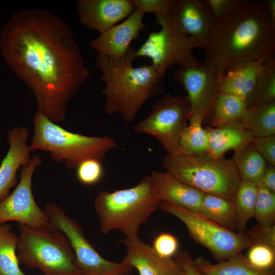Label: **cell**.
<instances>
[{
  "label": "cell",
  "instance_id": "cell-1",
  "mask_svg": "<svg viewBox=\"0 0 275 275\" xmlns=\"http://www.w3.org/2000/svg\"><path fill=\"white\" fill-rule=\"evenodd\" d=\"M2 54L34 96L38 112L58 124L88 79V70L69 25L44 9H24L11 17L0 37Z\"/></svg>",
  "mask_w": 275,
  "mask_h": 275
},
{
  "label": "cell",
  "instance_id": "cell-2",
  "mask_svg": "<svg viewBox=\"0 0 275 275\" xmlns=\"http://www.w3.org/2000/svg\"><path fill=\"white\" fill-rule=\"evenodd\" d=\"M205 61L223 75L248 61L264 62L275 54V24L264 1L243 0L234 14L219 25L206 49Z\"/></svg>",
  "mask_w": 275,
  "mask_h": 275
},
{
  "label": "cell",
  "instance_id": "cell-3",
  "mask_svg": "<svg viewBox=\"0 0 275 275\" xmlns=\"http://www.w3.org/2000/svg\"><path fill=\"white\" fill-rule=\"evenodd\" d=\"M136 49L131 45L123 57L112 59L96 52V67L102 72L106 114H119L126 123L134 121L144 103L161 94L163 76L152 65L134 67Z\"/></svg>",
  "mask_w": 275,
  "mask_h": 275
},
{
  "label": "cell",
  "instance_id": "cell-4",
  "mask_svg": "<svg viewBox=\"0 0 275 275\" xmlns=\"http://www.w3.org/2000/svg\"><path fill=\"white\" fill-rule=\"evenodd\" d=\"M160 201L152 177L147 175L132 187L100 191L95 199L94 208L102 233L118 230L126 238H135L138 237L141 226L158 208Z\"/></svg>",
  "mask_w": 275,
  "mask_h": 275
},
{
  "label": "cell",
  "instance_id": "cell-5",
  "mask_svg": "<svg viewBox=\"0 0 275 275\" xmlns=\"http://www.w3.org/2000/svg\"><path fill=\"white\" fill-rule=\"evenodd\" d=\"M34 132L29 145L31 152H47L54 162L76 170L83 161L96 159L101 161L118 146L108 135L90 136L66 130L37 112L33 116Z\"/></svg>",
  "mask_w": 275,
  "mask_h": 275
},
{
  "label": "cell",
  "instance_id": "cell-6",
  "mask_svg": "<svg viewBox=\"0 0 275 275\" xmlns=\"http://www.w3.org/2000/svg\"><path fill=\"white\" fill-rule=\"evenodd\" d=\"M162 166L179 180L204 194L233 200L241 181L232 159L215 158L206 154H167Z\"/></svg>",
  "mask_w": 275,
  "mask_h": 275
},
{
  "label": "cell",
  "instance_id": "cell-7",
  "mask_svg": "<svg viewBox=\"0 0 275 275\" xmlns=\"http://www.w3.org/2000/svg\"><path fill=\"white\" fill-rule=\"evenodd\" d=\"M16 250L19 263L40 269L45 275H81L71 243L62 232L36 229L18 224Z\"/></svg>",
  "mask_w": 275,
  "mask_h": 275
},
{
  "label": "cell",
  "instance_id": "cell-8",
  "mask_svg": "<svg viewBox=\"0 0 275 275\" xmlns=\"http://www.w3.org/2000/svg\"><path fill=\"white\" fill-rule=\"evenodd\" d=\"M161 29L149 34L146 40L135 51V57H147L152 66L162 76L171 66L186 68L199 62L193 53L197 48L194 41L179 29L171 12L155 16Z\"/></svg>",
  "mask_w": 275,
  "mask_h": 275
},
{
  "label": "cell",
  "instance_id": "cell-9",
  "mask_svg": "<svg viewBox=\"0 0 275 275\" xmlns=\"http://www.w3.org/2000/svg\"><path fill=\"white\" fill-rule=\"evenodd\" d=\"M158 208L183 222L190 237L208 250L218 262L242 253L252 245L245 232L228 230L198 212L162 201L160 202Z\"/></svg>",
  "mask_w": 275,
  "mask_h": 275
},
{
  "label": "cell",
  "instance_id": "cell-10",
  "mask_svg": "<svg viewBox=\"0 0 275 275\" xmlns=\"http://www.w3.org/2000/svg\"><path fill=\"white\" fill-rule=\"evenodd\" d=\"M44 211L50 229L61 231L69 239L81 275H132V268L123 261L116 263L103 258L86 238L80 225L56 204L46 203Z\"/></svg>",
  "mask_w": 275,
  "mask_h": 275
},
{
  "label": "cell",
  "instance_id": "cell-11",
  "mask_svg": "<svg viewBox=\"0 0 275 275\" xmlns=\"http://www.w3.org/2000/svg\"><path fill=\"white\" fill-rule=\"evenodd\" d=\"M190 115L186 95L167 94L155 102L149 115L133 129L136 133L154 137L167 154H174L178 152L180 136Z\"/></svg>",
  "mask_w": 275,
  "mask_h": 275
},
{
  "label": "cell",
  "instance_id": "cell-12",
  "mask_svg": "<svg viewBox=\"0 0 275 275\" xmlns=\"http://www.w3.org/2000/svg\"><path fill=\"white\" fill-rule=\"evenodd\" d=\"M42 163L40 156L32 157L20 169V179L14 191L0 202V224L10 221L36 229H50L49 218L37 204L32 191V178Z\"/></svg>",
  "mask_w": 275,
  "mask_h": 275
},
{
  "label": "cell",
  "instance_id": "cell-13",
  "mask_svg": "<svg viewBox=\"0 0 275 275\" xmlns=\"http://www.w3.org/2000/svg\"><path fill=\"white\" fill-rule=\"evenodd\" d=\"M173 77L187 92L190 106L189 118L198 119L203 124L211 118L219 93L218 74L214 66L204 60L194 66L180 68L174 72Z\"/></svg>",
  "mask_w": 275,
  "mask_h": 275
},
{
  "label": "cell",
  "instance_id": "cell-14",
  "mask_svg": "<svg viewBox=\"0 0 275 275\" xmlns=\"http://www.w3.org/2000/svg\"><path fill=\"white\" fill-rule=\"evenodd\" d=\"M171 13L181 31L204 50L213 41L219 25L203 0H174Z\"/></svg>",
  "mask_w": 275,
  "mask_h": 275
},
{
  "label": "cell",
  "instance_id": "cell-15",
  "mask_svg": "<svg viewBox=\"0 0 275 275\" xmlns=\"http://www.w3.org/2000/svg\"><path fill=\"white\" fill-rule=\"evenodd\" d=\"M144 13L134 9L123 22L116 24L91 41L89 46L96 52L112 59L122 58L131 42L139 38L140 33L147 26L143 22Z\"/></svg>",
  "mask_w": 275,
  "mask_h": 275
},
{
  "label": "cell",
  "instance_id": "cell-16",
  "mask_svg": "<svg viewBox=\"0 0 275 275\" xmlns=\"http://www.w3.org/2000/svg\"><path fill=\"white\" fill-rule=\"evenodd\" d=\"M80 23L99 34L125 19L135 9L132 0H78Z\"/></svg>",
  "mask_w": 275,
  "mask_h": 275
},
{
  "label": "cell",
  "instance_id": "cell-17",
  "mask_svg": "<svg viewBox=\"0 0 275 275\" xmlns=\"http://www.w3.org/2000/svg\"><path fill=\"white\" fill-rule=\"evenodd\" d=\"M121 242L126 248V254L122 261L136 269L139 275H185L174 257L159 256L151 246L139 237L125 238Z\"/></svg>",
  "mask_w": 275,
  "mask_h": 275
},
{
  "label": "cell",
  "instance_id": "cell-18",
  "mask_svg": "<svg viewBox=\"0 0 275 275\" xmlns=\"http://www.w3.org/2000/svg\"><path fill=\"white\" fill-rule=\"evenodd\" d=\"M29 136V129L25 126L15 127L8 133L9 149L0 165V202L16 186L18 170L31 160V152L28 144Z\"/></svg>",
  "mask_w": 275,
  "mask_h": 275
},
{
  "label": "cell",
  "instance_id": "cell-19",
  "mask_svg": "<svg viewBox=\"0 0 275 275\" xmlns=\"http://www.w3.org/2000/svg\"><path fill=\"white\" fill-rule=\"evenodd\" d=\"M161 201L198 212L204 193L179 180L168 172H151Z\"/></svg>",
  "mask_w": 275,
  "mask_h": 275
},
{
  "label": "cell",
  "instance_id": "cell-20",
  "mask_svg": "<svg viewBox=\"0 0 275 275\" xmlns=\"http://www.w3.org/2000/svg\"><path fill=\"white\" fill-rule=\"evenodd\" d=\"M209 142L208 155L220 158L231 150L234 151L250 143L254 138L243 126L240 120L233 121L218 127L205 128Z\"/></svg>",
  "mask_w": 275,
  "mask_h": 275
},
{
  "label": "cell",
  "instance_id": "cell-21",
  "mask_svg": "<svg viewBox=\"0 0 275 275\" xmlns=\"http://www.w3.org/2000/svg\"><path fill=\"white\" fill-rule=\"evenodd\" d=\"M263 63L258 61L243 62L226 74L218 75L219 92L239 96L246 101L253 90Z\"/></svg>",
  "mask_w": 275,
  "mask_h": 275
},
{
  "label": "cell",
  "instance_id": "cell-22",
  "mask_svg": "<svg viewBox=\"0 0 275 275\" xmlns=\"http://www.w3.org/2000/svg\"><path fill=\"white\" fill-rule=\"evenodd\" d=\"M240 121L254 138L275 135V100L248 107Z\"/></svg>",
  "mask_w": 275,
  "mask_h": 275
},
{
  "label": "cell",
  "instance_id": "cell-23",
  "mask_svg": "<svg viewBox=\"0 0 275 275\" xmlns=\"http://www.w3.org/2000/svg\"><path fill=\"white\" fill-rule=\"evenodd\" d=\"M194 261L198 269L206 275H274V271L259 269L251 265L242 253L216 264L203 257Z\"/></svg>",
  "mask_w": 275,
  "mask_h": 275
},
{
  "label": "cell",
  "instance_id": "cell-24",
  "mask_svg": "<svg viewBox=\"0 0 275 275\" xmlns=\"http://www.w3.org/2000/svg\"><path fill=\"white\" fill-rule=\"evenodd\" d=\"M198 213L228 230H237L235 208L232 200L204 194Z\"/></svg>",
  "mask_w": 275,
  "mask_h": 275
},
{
  "label": "cell",
  "instance_id": "cell-25",
  "mask_svg": "<svg viewBox=\"0 0 275 275\" xmlns=\"http://www.w3.org/2000/svg\"><path fill=\"white\" fill-rule=\"evenodd\" d=\"M232 159L241 181L261 183L267 163L251 143L234 151Z\"/></svg>",
  "mask_w": 275,
  "mask_h": 275
},
{
  "label": "cell",
  "instance_id": "cell-26",
  "mask_svg": "<svg viewBox=\"0 0 275 275\" xmlns=\"http://www.w3.org/2000/svg\"><path fill=\"white\" fill-rule=\"evenodd\" d=\"M248 108L246 100L239 96L219 92L216 98L210 125L218 127L240 120Z\"/></svg>",
  "mask_w": 275,
  "mask_h": 275
},
{
  "label": "cell",
  "instance_id": "cell-27",
  "mask_svg": "<svg viewBox=\"0 0 275 275\" xmlns=\"http://www.w3.org/2000/svg\"><path fill=\"white\" fill-rule=\"evenodd\" d=\"M18 236L9 224H0V275H26L20 269L16 250Z\"/></svg>",
  "mask_w": 275,
  "mask_h": 275
},
{
  "label": "cell",
  "instance_id": "cell-28",
  "mask_svg": "<svg viewBox=\"0 0 275 275\" xmlns=\"http://www.w3.org/2000/svg\"><path fill=\"white\" fill-rule=\"evenodd\" d=\"M188 121L181 133L177 152L189 155L208 154V138L202 122L195 118H190Z\"/></svg>",
  "mask_w": 275,
  "mask_h": 275
},
{
  "label": "cell",
  "instance_id": "cell-29",
  "mask_svg": "<svg viewBox=\"0 0 275 275\" xmlns=\"http://www.w3.org/2000/svg\"><path fill=\"white\" fill-rule=\"evenodd\" d=\"M257 191L258 185L251 182L240 181L237 187L233 201L238 232H245L248 223L254 216Z\"/></svg>",
  "mask_w": 275,
  "mask_h": 275
},
{
  "label": "cell",
  "instance_id": "cell-30",
  "mask_svg": "<svg viewBox=\"0 0 275 275\" xmlns=\"http://www.w3.org/2000/svg\"><path fill=\"white\" fill-rule=\"evenodd\" d=\"M272 100H275L274 56L264 62L246 102L248 107L255 104Z\"/></svg>",
  "mask_w": 275,
  "mask_h": 275
},
{
  "label": "cell",
  "instance_id": "cell-31",
  "mask_svg": "<svg viewBox=\"0 0 275 275\" xmlns=\"http://www.w3.org/2000/svg\"><path fill=\"white\" fill-rule=\"evenodd\" d=\"M258 224L264 226L275 225V193L263 184H258L254 216Z\"/></svg>",
  "mask_w": 275,
  "mask_h": 275
},
{
  "label": "cell",
  "instance_id": "cell-32",
  "mask_svg": "<svg viewBox=\"0 0 275 275\" xmlns=\"http://www.w3.org/2000/svg\"><path fill=\"white\" fill-rule=\"evenodd\" d=\"M248 249L245 257L251 265L259 269L274 271L275 249L259 243H254Z\"/></svg>",
  "mask_w": 275,
  "mask_h": 275
},
{
  "label": "cell",
  "instance_id": "cell-33",
  "mask_svg": "<svg viewBox=\"0 0 275 275\" xmlns=\"http://www.w3.org/2000/svg\"><path fill=\"white\" fill-rule=\"evenodd\" d=\"M203 2L219 25L234 14L243 0H203Z\"/></svg>",
  "mask_w": 275,
  "mask_h": 275
},
{
  "label": "cell",
  "instance_id": "cell-34",
  "mask_svg": "<svg viewBox=\"0 0 275 275\" xmlns=\"http://www.w3.org/2000/svg\"><path fill=\"white\" fill-rule=\"evenodd\" d=\"M78 180L86 185H92L99 182L103 175L102 161L89 159L82 162L76 168Z\"/></svg>",
  "mask_w": 275,
  "mask_h": 275
},
{
  "label": "cell",
  "instance_id": "cell-35",
  "mask_svg": "<svg viewBox=\"0 0 275 275\" xmlns=\"http://www.w3.org/2000/svg\"><path fill=\"white\" fill-rule=\"evenodd\" d=\"M151 247L159 256L170 258L174 257L178 252L179 242L172 234L161 232L155 237Z\"/></svg>",
  "mask_w": 275,
  "mask_h": 275
},
{
  "label": "cell",
  "instance_id": "cell-36",
  "mask_svg": "<svg viewBox=\"0 0 275 275\" xmlns=\"http://www.w3.org/2000/svg\"><path fill=\"white\" fill-rule=\"evenodd\" d=\"M252 244L262 243L275 249V225L264 226L256 224L245 232Z\"/></svg>",
  "mask_w": 275,
  "mask_h": 275
},
{
  "label": "cell",
  "instance_id": "cell-37",
  "mask_svg": "<svg viewBox=\"0 0 275 275\" xmlns=\"http://www.w3.org/2000/svg\"><path fill=\"white\" fill-rule=\"evenodd\" d=\"M174 0H132L135 9L144 14L154 13L161 15L171 12Z\"/></svg>",
  "mask_w": 275,
  "mask_h": 275
},
{
  "label": "cell",
  "instance_id": "cell-38",
  "mask_svg": "<svg viewBox=\"0 0 275 275\" xmlns=\"http://www.w3.org/2000/svg\"><path fill=\"white\" fill-rule=\"evenodd\" d=\"M251 144L267 163L275 166V135L254 138Z\"/></svg>",
  "mask_w": 275,
  "mask_h": 275
},
{
  "label": "cell",
  "instance_id": "cell-39",
  "mask_svg": "<svg viewBox=\"0 0 275 275\" xmlns=\"http://www.w3.org/2000/svg\"><path fill=\"white\" fill-rule=\"evenodd\" d=\"M182 267L185 275H206L196 266L194 259L186 251H178L174 257Z\"/></svg>",
  "mask_w": 275,
  "mask_h": 275
},
{
  "label": "cell",
  "instance_id": "cell-40",
  "mask_svg": "<svg viewBox=\"0 0 275 275\" xmlns=\"http://www.w3.org/2000/svg\"><path fill=\"white\" fill-rule=\"evenodd\" d=\"M261 183L275 193V166L267 164Z\"/></svg>",
  "mask_w": 275,
  "mask_h": 275
},
{
  "label": "cell",
  "instance_id": "cell-41",
  "mask_svg": "<svg viewBox=\"0 0 275 275\" xmlns=\"http://www.w3.org/2000/svg\"><path fill=\"white\" fill-rule=\"evenodd\" d=\"M264 1L271 20L275 24V0H265Z\"/></svg>",
  "mask_w": 275,
  "mask_h": 275
}]
</instances>
